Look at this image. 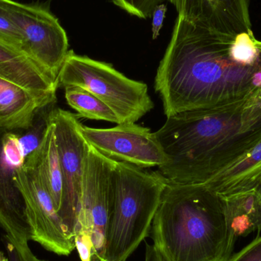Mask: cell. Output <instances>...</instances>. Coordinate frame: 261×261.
Returning a JSON list of instances; mask_svg holds the SVG:
<instances>
[{
    "mask_svg": "<svg viewBox=\"0 0 261 261\" xmlns=\"http://www.w3.org/2000/svg\"><path fill=\"white\" fill-rule=\"evenodd\" d=\"M58 87L76 86L107 104L120 124L135 123L153 108L147 86L113 66L69 50L58 76Z\"/></svg>",
    "mask_w": 261,
    "mask_h": 261,
    "instance_id": "obj_5",
    "label": "cell"
},
{
    "mask_svg": "<svg viewBox=\"0 0 261 261\" xmlns=\"http://www.w3.org/2000/svg\"><path fill=\"white\" fill-rule=\"evenodd\" d=\"M114 162L115 160L107 158L90 144L87 145L81 191L80 230L76 238H87L91 243L95 256L102 260L110 218Z\"/></svg>",
    "mask_w": 261,
    "mask_h": 261,
    "instance_id": "obj_8",
    "label": "cell"
},
{
    "mask_svg": "<svg viewBox=\"0 0 261 261\" xmlns=\"http://www.w3.org/2000/svg\"><path fill=\"white\" fill-rule=\"evenodd\" d=\"M254 99H255L256 102H259V103L261 104V89L259 90L257 95H255V96H254Z\"/></svg>",
    "mask_w": 261,
    "mask_h": 261,
    "instance_id": "obj_25",
    "label": "cell"
},
{
    "mask_svg": "<svg viewBox=\"0 0 261 261\" xmlns=\"http://www.w3.org/2000/svg\"><path fill=\"white\" fill-rule=\"evenodd\" d=\"M64 90L67 104L77 112L78 116L92 120L120 124L116 113L90 92L76 86L64 87Z\"/></svg>",
    "mask_w": 261,
    "mask_h": 261,
    "instance_id": "obj_18",
    "label": "cell"
},
{
    "mask_svg": "<svg viewBox=\"0 0 261 261\" xmlns=\"http://www.w3.org/2000/svg\"><path fill=\"white\" fill-rule=\"evenodd\" d=\"M118 7L130 15L140 18H147L158 5L165 0H111Z\"/></svg>",
    "mask_w": 261,
    "mask_h": 261,
    "instance_id": "obj_20",
    "label": "cell"
},
{
    "mask_svg": "<svg viewBox=\"0 0 261 261\" xmlns=\"http://www.w3.org/2000/svg\"><path fill=\"white\" fill-rule=\"evenodd\" d=\"M91 261H103L99 259V257H96V256H93V258H92Z\"/></svg>",
    "mask_w": 261,
    "mask_h": 261,
    "instance_id": "obj_26",
    "label": "cell"
},
{
    "mask_svg": "<svg viewBox=\"0 0 261 261\" xmlns=\"http://www.w3.org/2000/svg\"><path fill=\"white\" fill-rule=\"evenodd\" d=\"M150 231L159 261H228L237 240L219 195L204 184L168 182Z\"/></svg>",
    "mask_w": 261,
    "mask_h": 261,
    "instance_id": "obj_3",
    "label": "cell"
},
{
    "mask_svg": "<svg viewBox=\"0 0 261 261\" xmlns=\"http://www.w3.org/2000/svg\"><path fill=\"white\" fill-rule=\"evenodd\" d=\"M228 261H261V236L250 242Z\"/></svg>",
    "mask_w": 261,
    "mask_h": 261,
    "instance_id": "obj_22",
    "label": "cell"
},
{
    "mask_svg": "<svg viewBox=\"0 0 261 261\" xmlns=\"http://www.w3.org/2000/svg\"><path fill=\"white\" fill-rule=\"evenodd\" d=\"M193 25L222 35L251 32L249 0H167Z\"/></svg>",
    "mask_w": 261,
    "mask_h": 261,
    "instance_id": "obj_12",
    "label": "cell"
},
{
    "mask_svg": "<svg viewBox=\"0 0 261 261\" xmlns=\"http://www.w3.org/2000/svg\"><path fill=\"white\" fill-rule=\"evenodd\" d=\"M254 96L167 118L154 132L166 156L158 172L169 182L203 184L261 141Z\"/></svg>",
    "mask_w": 261,
    "mask_h": 261,
    "instance_id": "obj_2",
    "label": "cell"
},
{
    "mask_svg": "<svg viewBox=\"0 0 261 261\" xmlns=\"http://www.w3.org/2000/svg\"><path fill=\"white\" fill-rule=\"evenodd\" d=\"M5 246L9 261H31L29 245H20L9 236H5Z\"/></svg>",
    "mask_w": 261,
    "mask_h": 261,
    "instance_id": "obj_21",
    "label": "cell"
},
{
    "mask_svg": "<svg viewBox=\"0 0 261 261\" xmlns=\"http://www.w3.org/2000/svg\"><path fill=\"white\" fill-rule=\"evenodd\" d=\"M78 130L85 141L110 159L145 169L162 165L165 153L154 132L135 123L119 124L110 128L86 126Z\"/></svg>",
    "mask_w": 261,
    "mask_h": 261,
    "instance_id": "obj_10",
    "label": "cell"
},
{
    "mask_svg": "<svg viewBox=\"0 0 261 261\" xmlns=\"http://www.w3.org/2000/svg\"><path fill=\"white\" fill-rule=\"evenodd\" d=\"M154 88L167 118L255 96L261 89V41L252 31L215 33L178 15Z\"/></svg>",
    "mask_w": 261,
    "mask_h": 261,
    "instance_id": "obj_1",
    "label": "cell"
},
{
    "mask_svg": "<svg viewBox=\"0 0 261 261\" xmlns=\"http://www.w3.org/2000/svg\"><path fill=\"white\" fill-rule=\"evenodd\" d=\"M56 99H44L0 77V128L25 130L33 124L38 112Z\"/></svg>",
    "mask_w": 261,
    "mask_h": 261,
    "instance_id": "obj_14",
    "label": "cell"
},
{
    "mask_svg": "<svg viewBox=\"0 0 261 261\" xmlns=\"http://www.w3.org/2000/svg\"><path fill=\"white\" fill-rule=\"evenodd\" d=\"M0 42L22 53V41L15 23L0 9ZM24 55V54H23Z\"/></svg>",
    "mask_w": 261,
    "mask_h": 261,
    "instance_id": "obj_19",
    "label": "cell"
},
{
    "mask_svg": "<svg viewBox=\"0 0 261 261\" xmlns=\"http://www.w3.org/2000/svg\"><path fill=\"white\" fill-rule=\"evenodd\" d=\"M23 167L36 172L59 213L62 202V171L51 121L39 147L25 158Z\"/></svg>",
    "mask_w": 261,
    "mask_h": 261,
    "instance_id": "obj_16",
    "label": "cell"
},
{
    "mask_svg": "<svg viewBox=\"0 0 261 261\" xmlns=\"http://www.w3.org/2000/svg\"><path fill=\"white\" fill-rule=\"evenodd\" d=\"M56 138L63 178L60 218L75 239L79 232L80 210L87 144L78 130L74 114L55 107L50 115Z\"/></svg>",
    "mask_w": 261,
    "mask_h": 261,
    "instance_id": "obj_7",
    "label": "cell"
},
{
    "mask_svg": "<svg viewBox=\"0 0 261 261\" xmlns=\"http://www.w3.org/2000/svg\"><path fill=\"white\" fill-rule=\"evenodd\" d=\"M166 12H167V6L164 3L158 5L152 12V34H153V39L158 38L162 29Z\"/></svg>",
    "mask_w": 261,
    "mask_h": 261,
    "instance_id": "obj_23",
    "label": "cell"
},
{
    "mask_svg": "<svg viewBox=\"0 0 261 261\" xmlns=\"http://www.w3.org/2000/svg\"><path fill=\"white\" fill-rule=\"evenodd\" d=\"M20 130L0 128V225L20 245L34 240L24 196L15 182V170L29 156L20 143Z\"/></svg>",
    "mask_w": 261,
    "mask_h": 261,
    "instance_id": "obj_9",
    "label": "cell"
},
{
    "mask_svg": "<svg viewBox=\"0 0 261 261\" xmlns=\"http://www.w3.org/2000/svg\"><path fill=\"white\" fill-rule=\"evenodd\" d=\"M225 219L236 239L261 230V184L249 190L218 194Z\"/></svg>",
    "mask_w": 261,
    "mask_h": 261,
    "instance_id": "obj_15",
    "label": "cell"
},
{
    "mask_svg": "<svg viewBox=\"0 0 261 261\" xmlns=\"http://www.w3.org/2000/svg\"><path fill=\"white\" fill-rule=\"evenodd\" d=\"M0 77L44 99H56L58 81L29 58L0 42Z\"/></svg>",
    "mask_w": 261,
    "mask_h": 261,
    "instance_id": "obj_13",
    "label": "cell"
},
{
    "mask_svg": "<svg viewBox=\"0 0 261 261\" xmlns=\"http://www.w3.org/2000/svg\"><path fill=\"white\" fill-rule=\"evenodd\" d=\"M15 182L25 200L34 242L58 255H70L76 248L75 239L67 232L36 172L20 166L15 170Z\"/></svg>",
    "mask_w": 261,
    "mask_h": 261,
    "instance_id": "obj_11",
    "label": "cell"
},
{
    "mask_svg": "<svg viewBox=\"0 0 261 261\" xmlns=\"http://www.w3.org/2000/svg\"><path fill=\"white\" fill-rule=\"evenodd\" d=\"M0 9L19 30L22 53L58 81L69 52L68 38L48 6L0 0Z\"/></svg>",
    "mask_w": 261,
    "mask_h": 261,
    "instance_id": "obj_6",
    "label": "cell"
},
{
    "mask_svg": "<svg viewBox=\"0 0 261 261\" xmlns=\"http://www.w3.org/2000/svg\"><path fill=\"white\" fill-rule=\"evenodd\" d=\"M168 181L159 172L115 161L103 261H126L149 234Z\"/></svg>",
    "mask_w": 261,
    "mask_h": 261,
    "instance_id": "obj_4",
    "label": "cell"
},
{
    "mask_svg": "<svg viewBox=\"0 0 261 261\" xmlns=\"http://www.w3.org/2000/svg\"><path fill=\"white\" fill-rule=\"evenodd\" d=\"M0 261H9L8 256L5 255L3 251H0Z\"/></svg>",
    "mask_w": 261,
    "mask_h": 261,
    "instance_id": "obj_24",
    "label": "cell"
},
{
    "mask_svg": "<svg viewBox=\"0 0 261 261\" xmlns=\"http://www.w3.org/2000/svg\"><path fill=\"white\" fill-rule=\"evenodd\" d=\"M203 184L217 194H228L260 185L261 141Z\"/></svg>",
    "mask_w": 261,
    "mask_h": 261,
    "instance_id": "obj_17",
    "label": "cell"
}]
</instances>
